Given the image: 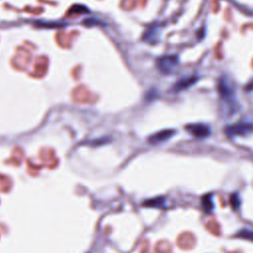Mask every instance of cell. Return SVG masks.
I'll return each mask as SVG.
<instances>
[{
	"label": "cell",
	"mask_w": 253,
	"mask_h": 253,
	"mask_svg": "<svg viewBox=\"0 0 253 253\" xmlns=\"http://www.w3.org/2000/svg\"><path fill=\"white\" fill-rule=\"evenodd\" d=\"M175 133V131L173 129H165L162 131H159L153 135H151L149 137V141L156 143V142H161L164 140H167L168 138H170L173 134Z\"/></svg>",
	"instance_id": "obj_3"
},
{
	"label": "cell",
	"mask_w": 253,
	"mask_h": 253,
	"mask_svg": "<svg viewBox=\"0 0 253 253\" xmlns=\"http://www.w3.org/2000/svg\"><path fill=\"white\" fill-rule=\"evenodd\" d=\"M158 64L162 71L168 72L177 63H176V59L174 57H164V58H161V60L159 61Z\"/></svg>",
	"instance_id": "obj_5"
},
{
	"label": "cell",
	"mask_w": 253,
	"mask_h": 253,
	"mask_svg": "<svg viewBox=\"0 0 253 253\" xmlns=\"http://www.w3.org/2000/svg\"><path fill=\"white\" fill-rule=\"evenodd\" d=\"M166 201L164 197H158V198H154V199H150L147 200L143 203V206H147V207H154V208H163L165 205Z\"/></svg>",
	"instance_id": "obj_6"
},
{
	"label": "cell",
	"mask_w": 253,
	"mask_h": 253,
	"mask_svg": "<svg viewBox=\"0 0 253 253\" xmlns=\"http://www.w3.org/2000/svg\"><path fill=\"white\" fill-rule=\"evenodd\" d=\"M253 131V124L239 123L226 127V132L229 135H246Z\"/></svg>",
	"instance_id": "obj_1"
},
{
	"label": "cell",
	"mask_w": 253,
	"mask_h": 253,
	"mask_svg": "<svg viewBox=\"0 0 253 253\" xmlns=\"http://www.w3.org/2000/svg\"><path fill=\"white\" fill-rule=\"evenodd\" d=\"M213 201H212V195L211 194H209V195H206L205 197H203L202 199V208H203V211L206 212V213H211L213 210Z\"/></svg>",
	"instance_id": "obj_4"
},
{
	"label": "cell",
	"mask_w": 253,
	"mask_h": 253,
	"mask_svg": "<svg viewBox=\"0 0 253 253\" xmlns=\"http://www.w3.org/2000/svg\"><path fill=\"white\" fill-rule=\"evenodd\" d=\"M235 236L239 237V238H242V239H247V240L253 241V230L242 229V230L238 231Z\"/></svg>",
	"instance_id": "obj_7"
},
{
	"label": "cell",
	"mask_w": 253,
	"mask_h": 253,
	"mask_svg": "<svg viewBox=\"0 0 253 253\" xmlns=\"http://www.w3.org/2000/svg\"><path fill=\"white\" fill-rule=\"evenodd\" d=\"M188 131L196 137H206L210 134V128L203 124H195L187 126Z\"/></svg>",
	"instance_id": "obj_2"
},
{
	"label": "cell",
	"mask_w": 253,
	"mask_h": 253,
	"mask_svg": "<svg viewBox=\"0 0 253 253\" xmlns=\"http://www.w3.org/2000/svg\"><path fill=\"white\" fill-rule=\"evenodd\" d=\"M230 204H231V207H232V209H233L234 211H236V210L239 208V206H240V199H239V197H238L237 194H233V195L231 196V198H230Z\"/></svg>",
	"instance_id": "obj_8"
}]
</instances>
